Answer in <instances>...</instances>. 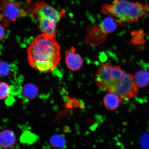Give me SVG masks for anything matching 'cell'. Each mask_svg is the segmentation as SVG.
I'll return each instance as SVG.
<instances>
[{
  "instance_id": "12",
  "label": "cell",
  "mask_w": 149,
  "mask_h": 149,
  "mask_svg": "<svg viewBox=\"0 0 149 149\" xmlns=\"http://www.w3.org/2000/svg\"><path fill=\"white\" fill-rule=\"evenodd\" d=\"M50 144L53 148H61L66 145V141L63 136L55 135L52 136L50 139Z\"/></svg>"
},
{
  "instance_id": "10",
  "label": "cell",
  "mask_w": 149,
  "mask_h": 149,
  "mask_svg": "<svg viewBox=\"0 0 149 149\" xmlns=\"http://www.w3.org/2000/svg\"><path fill=\"white\" fill-rule=\"evenodd\" d=\"M38 94V88L36 85L31 83L26 84L22 88L21 92L22 97L27 100L34 99Z\"/></svg>"
},
{
  "instance_id": "15",
  "label": "cell",
  "mask_w": 149,
  "mask_h": 149,
  "mask_svg": "<svg viewBox=\"0 0 149 149\" xmlns=\"http://www.w3.org/2000/svg\"><path fill=\"white\" fill-rule=\"evenodd\" d=\"M11 72L10 65L6 62L0 61V77H6L10 74Z\"/></svg>"
},
{
  "instance_id": "18",
  "label": "cell",
  "mask_w": 149,
  "mask_h": 149,
  "mask_svg": "<svg viewBox=\"0 0 149 149\" xmlns=\"http://www.w3.org/2000/svg\"><path fill=\"white\" fill-rule=\"evenodd\" d=\"M0 61H1V60H0Z\"/></svg>"
},
{
  "instance_id": "3",
  "label": "cell",
  "mask_w": 149,
  "mask_h": 149,
  "mask_svg": "<svg viewBox=\"0 0 149 149\" xmlns=\"http://www.w3.org/2000/svg\"><path fill=\"white\" fill-rule=\"evenodd\" d=\"M149 11L148 4L126 0H113L111 4L102 5L101 10L102 13L118 19L121 24L136 22Z\"/></svg>"
},
{
  "instance_id": "6",
  "label": "cell",
  "mask_w": 149,
  "mask_h": 149,
  "mask_svg": "<svg viewBox=\"0 0 149 149\" xmlns=\"http://www.w3.org/2000/svg\"><path fill=\"white\" fill-rule=\"evenodd\" d=\"M65 63L67 67L71 70L76 71L82 67L83 60L81 56L76 53L75 48L72 47L65 53Z\"/></svg>"
},
{
  "instance_id": "13",
  "label": "cell",
  "mask_w": 149,
  "mask_h": 149,
  "mask_svg": "<svg viewBox=\"0 0 149 149\" xmlns=\"http://www.w3.org/2000/svg\"><path fill=\"white\" fill-rule=\"evenodd\" d=\"M131 42L134 44H143L145 42L144 33L141 30L134 31L131 33Z\"/></svg>"
},
{
  "instance_id": "4",
  "label": "cell",
  "mask_w": 149,
  "mask_h": 149,
  "mask_svg": "<svg viewBox=\"0 0 149 149\" xmlns=\"http://www.w3.org/2000/svg\"><path fill=\"white\" fill-rule=\"evenodd\" d=\"M31 14L43 33L56 38L57 24L65 16L64 9L58 10L44 1H38L33 3Z\"/></svg>"
},
{
  "instance_id": "17",
  "label": "cell",
  "mask_w": 149,
  "mask_h": 149,
  "mask_svg": "<svg viewBox=\"0 0 149 149\" xmlns=\"http://www.w3.org/2000/svg\"><path fill=\"white\" fill-rule=\"evenodd\" d=\"M5 28L0 24V42L5 38L6 33Z\"/></svg>"
},
{
  "instance_id": "2",
  "label": "cell",
  "mask_w": 149,
  "mask_h": 149,
  "mask_svg": "<svg viewBox=\"0 0 149 149\" xmlns=\"http://www.w3.org/2000/svg\"><path fill=\"white\" fill-rule=\"evenodd\" d=\"M61 46L55 38L43 33L33 39L27 49L31 67L43 72H51L61 61Z\"/></svg>"
},
{
  "instance_id": "14",
  "label": "cell",
  "mask_w": 149,
  "mask_h": 149,
  "mask_svg": "<svg viewBox=\"0 0 149 149\" xmlns=\"http://www.w3.org/2000/svg\"><path fill=\"white\" fill-rule=\"evenodd\" d=\"M10 92V87L8 84L4 82H0V100L6 98Z\"/></svg>"
},
{
  "instance_id": "16",
  "label": "cell",
  "mask_w": 149,
  "mask_h": 149,
  "mask_svg": "<svg viewBox=\"0 0 149 149\" xmlns=\"http://www.w3.org/2000/svg\"><path fill=\"white\" fill-rule=\"evenodd\" d=\"M139 142L143 148L149 149V132L145 133L141 136Z\"/></svg>"
},
{
  "instance_id": "11",
  "label": "cell",
  "mask_w": 149,
  "mask_h": 149,
  "mask_svg": "<svg viewBox=\"0 0 149 149\" xmlns=\"http://www.w3.org/2000/svg\"><path fill=\"white\" fill-rule=\"evenodd\" d=\"M134 78L136 84L140 87H145L149 83V73L146 70H141L136 72Z\"/></svg>"
},
{
  "instance_id": "5",
  "label": "cell",
  "mask_w": 149,
  "mask_h": 149,
  "mask_svg": "<svg viewBox=\"0 0 149 149\" xmlns=\"http://www.w3.org/2000/svg\"><path fill=\"white\" fill-rule=\"evenodd\" d=\"M33 4L29 3L0 0V24L8 27L17 19L31 13Z\"/></svg>"
},
{
  "instance_id": "1",
  "label": "cell",
  "mask_w": 149,
  "mask_h": 149,
  "mask_svg": "<svg viewBox=\"0 0 149 149\" xmlns=\"http://www.w3.org/2000/svg\"><path fill=\"white\" fill-rule=\"evenodd\" d=\"M94 79L100 88L115 93L124 101L131 99L137 94V85L134 76L111 63L99 65Z\"/></svg>"
},
{
  "instance_id": "7",
  "label": "cell",
  "mask_w": 149,
  "mask_h": 149,
  "mask_svg": "<svg viewBox=\"0 0 149 149\" xmlns=\"http://www.w3.org/2000/svg\"><path fill=\"white\" fill-rule=\"evenodd\" d=\"M123 100L114 93L107 92L103 99V104L106 109L113 111L118 107Z\"/></svg>"
},
{
  "instance_id": "8",
  "label": "cell",
  "mask_w": 149,
  "mask_h": 149,
  "mask_svg": "<svg viewBox=\"0 0 149 149\" xmlns=\"http://www.w3.org/2000/svg\"><path fill=\"white\" fill-rule=\"evenodd\" d=\"M16 142V136L11 130H5L0 132V147L1 148H11Z\"/></svg>"
},
{
  "instance_id": "9",
  "label": "cell",
  "mask_w": 149,
  "mask_h": 149,
  "mask_svg": "<svg viewBox=\"0 0 149 149\" xmlns=\"http://www.w3.org/2000/svg\"><path fill=\"white\" fill-rule=\"evenodd\" d=\"M99 26L103 32L107 36L110 33L114 32L117 27L116 21L112 17L109 16L104 18Z\"/></svg>"
}]
</instances>
